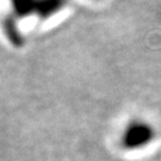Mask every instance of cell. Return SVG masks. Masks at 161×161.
Listing matches in <instances>:
<instances>
[{"mask_svg":"<svg viewBox=\"0 0 161 161\" xmlns=\"http://www.w3.org/2000/svg\"><path fill=\"white\" fill-rule=\"evenodd\" d=\"M155 137V128L150 123L142 119H135L125 128L122 136V143L128 150H138L149 146Z\"/></svg>","mask_w":161,"mask_h":161,"instance_id":"1","label":"cell"},{"mask_svg":"<svg viewBox=\"0 0 161 161\" xmlns=\"http://www.w3.org/2000/svg\"><path fill=\"white\" fill-rule=\"evenodd\" d=\"M67 3L68 0H37L35 13L42 19H46L61 11Z\"/></svg>","mask_w":161,"mask_h":161,"instance_id":"2","label":"cell"},{"mask_svg":"<svg viewBox=\"0 0 161 161\" xmlns=\"http://www.w3.org/2000/svg\"><path fill=\"white\" fill-rule=\"evenodd\" d=\"M37 0H11L13 12L17 17H26L35 13Z\"/></svg>","mask_w":161,"mask_h":161,"instance_id":"3","label":"cell"}]
</instances>
